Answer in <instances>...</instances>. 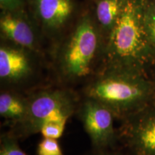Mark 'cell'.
Masks as SVG:
<instances>
[{
	"label": "cell",
	"instance_id": "6da1fadb",
	"mask_svg": "<svg viewBox=\"0 0 155 155\" xmlns=\"http://www.w3.org/2000/svg\"><path fill=\"white\" fill-rule=\"evenodd\" d=\"M101 68L123 69L150 75L155 49L144 22V0H124L120 13L104 45Z\"/></svg>",
	"mask_w": 155,
	"mask_h": 155
},
{
	"label": "cell",
	"instance_id": "7a4b0ae2",
	"mask_svg": "<svg viewBox=\"0 0 155 155\" xmlns=\"http://www.w3.org/2000/svg\"><path fill=\"white\" fill-rule=\"evenodd\" d=\"M84 96L104 104L124 121L155 102V85L148 74L101 68L85 87Z\"/></svg>",
	"mask_w": 155,
	"mask_h": 155
},
{
	"label": "cell",
	"instance_id": "3957f363",
	"mask_svg": "<svg viewBox=\"0 0 155 155\" xmlns=\"http://www.w3.org/2000/svg\"><path fill=\"white\" fill-rule=\"evenodd\" d=\"M103 36L90 16L83 17L64 42L58 53L57 67L63 80L77 82L94 73Z\"/></svg>",
	"mask_w": 155,
	"mask_h": 155
},
{
	"label": "cell",
	"instance_id": "277c9868",
	"mask_svg": "<svg viewBox=\"0 0 155 155\" xmlns=\"http://www.w3.org/2000/svg\"><path fill=\"white\" fill-rule=\"evenodd\" d=\"M28 110L24 121L15 126L13 134L18 138L40 133L48 124L66 125L68 121L78 108L77 96L65 88L40 90L28 97Z\"/></svg>",
	"mask_w": 155,
	"mask_h": 155
},
{
	"label": "cell",
	"instance_id": "5b68a950",
	"mask_svg": "<svg viewBox=\"0 0 155 155\" xmlns=\"http://www.w3.org/2000/svg\"><path fill=\"white\" fill-rule=\"evenodd\" d=\"M78 116L85 131L96 150H107L117 138L111 109L96 100L84 98L78 108Z\"/></svg>",
	"mask_w": 155,
	"mask_h": 155
},
{
	"label": "cell",
	"instance_id": "8992f818",
	"mask_svg": "<svg viewBox=\"0 0 155 155\" xmlns=\"http://www.w3.org/2000/svg\"><path fill=\"white\" fill-rule=\"evenodd\" d=\"M122 136L136 155H155V102L124 120Z\"/></svg>",
	"mask_w": 155,
	"mask_h": 155
},
{
	"label": "cell",
	"instance_id": "52a82bcc",
	"mask_svg": "<svg viewBox=\"0 0 155 155\" xmlns=\"http://www.w3.org/2000/svg\"><path fill=\"white\" fill-rule=\"evenodd\" d=\"M30 50L16 45H2L0 48V79L7 86L26 82L35 74V65Z\"/></svg>",
	"mask_w": 155,
	"mask_h": 155
},
{
	"label": "cell",
	"instance_id": "ba28073f",
	"mask_svg": "<svg viewBox=\"0 0 155 155\" xmlns=\"http://www.w3.org/2000/svg\"><path fill=\"white\" fill-rule=\"evenodd\" d=\"M20 12L2 11L0 17L2 37L12 44L35 51L38 49L35 30L26 15Z\"/></svg>",
	"mask_w": 155,
	"mask_h": 155
},
{
	"label": "cell",
	"instance_id": "9c48e42d",
	"mask_svg": "<svg viewBox=\"0 0 155 155\" xmlns=\"http://www.w3.org/2000/svg\"><path fill=\"white\" fill-rule=\"evenodd\" d=\"M32 6L39 25L48 35L61 32L74 9L72 0H32Z\"/></svg>",
	"mask_w": 155,
	"mask_h": 155
},
{
	"label": "cell",
	"instance_id": "30bf717a",
	"mask_svg": "<svg viewBox=\"0 0 155 155\" xmlns=\"http://www.w3.org/2000/svg\"><path fill=\"white\" fill-rule=\"evenodd\" d=\"M28 110V98L9 91L1 92L0 115L3 119L16 126L24 121Z\"/></svg>",
	"mask_w": 155,
	"mask_h": 155
},
{
	"label": "cell",
	"instance_id": "8fae6325",
	"mask_svg": "<svg viewBox=\"0 0 155 155\" xmlns=\"http://www.w3.org/2000/svg\"><path fill=\"white\" fill-rule=\"evenodd\" d=\"M124 0H98L96 5V20L103 38L107 40L121 11Z\"/></svg>",
	"mask_w": 155,
	"mask_h": 155
},
{
	"label": "cell",
	"instance_id": "7c38bea8",
	"mask_svg": "<svg viewBox=\"0 0 155 155\" xmlns=\"http://www.w3.org/2000/svg\"><path fill=\"white\" fill-rule=\"evenodd\" d=\"M144 22L149 40L155 49V0H144Z\"/></svg>",
	"mask_w": 155,
	"mask_h": 155
},
{
	"label": "cell",
	"instance_id": "4fadbf2b",
	"mask_svg": "<svg viewBox=\"0 0 155 155\" xmlns=\"http://www.w3.org/2000/svg\"><path fill=\"white\" fill-rule=\"evenodd\" d=\"M0 155H28L19 146L17 137L13 134H4L0 140Z\"/></svg>",
	"mask_w": 155,
	"mask_h": 155
},
{
	"label": "cell",
	"instance_id": "5bb4252c",
	"mask_svg": "<svg viewBox=\"0 0 155 155\" xmlns=\"http://www.w3.org/2000/svg\"><path fill=\"white\" fill-rule=\"evenodd\" d=\"M38 155H65L58 139L44 138L40 141L37 148Z\"/></svg>",
	"mask_w": 155,
	"mask_h": 155
},
{
	"label": "cell",
	"instance_id": "9a60e30c",
	"mask_svg": "<svg viewBox=\"0 0 155 155\" xmlns=\"http://www.w3.org/2000/svg\"><path fill=\"white\" fill-rule=\"evenodd\" d=\"M65 126L61 124H48L41 128L40 133L44 138L58 139L63 136Z\"/></svg>",
	"mask_w": 155,
	"mask_h": 155
},
{
	"label": "cell",
	"instance_id": "2e32d148",
	"mask_svg": "<svg viewBox=\"0 0 155 155\" xmlns=\"http://www.w3.org/2000/svg\"><path fill=\"white\" fill-rule=\"evenodd\" d=\"M24 0H0V6L2 11L20 10Z\"/></svg>",
	"mask_w": 155,
	"mask_h": 155
},
{
	"label": "cell",
	"instance_id": "e0dca14e",
	"mask_svg": "<svg viewBox=\"0 0 155 155\" xmlns=\"http://www.w3.org/2000/svg\"><path fill=\"white\" fill-rule=\"evenodd\" d=\"M88 155H124L122 153L119 152H114L107 150H99Z\"/></svg>",
	"mask_w": 155,
	"mask_h": 155
},
{
	"label": "cell",
	"instance_id": "ac0fdd59",
	"mask_svg": "<svg viewBox=\"0 0 155 155\" xmlns=\"http://www.w3.org/2000/svg\"><path fill=\"white\" fill-rule=\"evenodd\" d=\"M150 76L152 80L154 82V85H155V63L153 65V66L152 67V68L150 70Z\"/></svg>",
	"mask_w": 155,
	"mask_h": 155
}]
</instances>
